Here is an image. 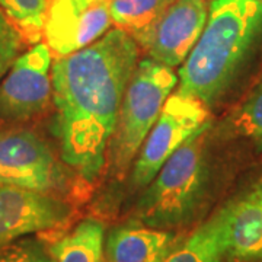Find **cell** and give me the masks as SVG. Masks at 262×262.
I'll use <instances>...</instances> for the list:
<instances>
[{
  "label": "cell",
  "instance_id": "cell-1",
  "mask_svg": "<svg viewBox=\"0 0 262 262\" xmlns=\"http://www.w3.org/2000/svg\"><path fill=\"white\" fill-rule=\"evenodd\" d=\"M139 54L134 38L115 28L94 44L53 60L60 156L86 182L99 178L106 163L117 115Z\"/></svg>",
  "mask_w": 262,
  "mask_h": 262
},
{
  "label": "cell",
  "instance_id": "cell-2",
  "mask_svg": "<svg viewBox=\"0 0 262 262\" xmlns=\"http://www.w3.org/2000/svg\"><path fill=\"white\" fill-rule=\"evenodd\" d=\"M262 46V0H211L206 28L178 72V92L214 108Z\"/></svg>",
  "mask_w": 262,
  "mask_h": 262
},
{
  "label": "cell",
  "instance_id": "cell-3",
  "mask_svg": "<svg viewBox=\"0 0 262 262\" xmlns=\"http://www.w3.org/2000/svg\"><path fill=\"white\" fill-rule=\"evenodd\" d=\"M208 131L210 122L196 131L162 166L136 206V222L170 230L194 219L208 191Z\"/></svg>",
  "mask_w": 262,
  "mask_h": 262
},
{
  "label": "cell",
  "instance_id": "cell-4",
  "mask_svg": "<svg viewBox=\"0 0 262 262\" xmlns=\"http://www.w3.org/2000/svg\"><path fill=\"white\" fill-rule=\"evenodd\" d=\"M178 84L172 67L146 57L130 77L117 115L106 160L111 172L122 177L137 158L168 98Z\"/></svg>",
  "mask_w": 262,
  "mask_h": 262
},
{
  "label": "cell",
  "instance_id": "cell-5",
  "mask_svg": "<svg viewBox=\"0 0 262 262\" xmlns=\"http://www.w3.org/2000/svg\"><path fill=\"white\" fill-rule=\"evenodd\" d=\"M0 184L58 195L69 187V177L44 137L12 127L0 131Z\"/></svg>",
  "mask_w": 262,
  "mask_h": 262
},
{
  "label": "cell",
  "instance_id": "cell-6",
  "mask_svg": "<svg viewBox=\"0 0 262 262\" xmlns=\"http://www.w3.org/2000/svg\"><path fill=\"white\" fill-rule=\"evenodd\" d=\"M208 117V108L201 101L178 91L170 95L136 158L131 185L147 187L169 158L210 122Z\"/></svg>",
  "mask_w": 262,
  "mask_h": 262
},
{
  "label": "cell",
  "instance_id": "cell-7",
  "mask_svg": "<svg viewBox=\"0 0 262 262\" xmlns=\"http://www.w3.org/2000/svg\"><path fill=\"white\" fill-rule=\"evenodd\" d=\"M53 54L38 42L13 61L0 80V121L24 122L47 111L53 101Z\"/></svg>",
  "mask_w": 262,
  "mask_h": 262
},
{
  "label": "cell",
  "instance_id": "cell-8",
  "mask_svg": "<svg viewBox=\"0 0 262 262\" xmlns=\"http://www.w3.org/2000/svg\"><path fill=\"white\" fill-rule=\"evenodd\" d=\"M211 0H175L149 27L130 34L150 58L181 66L206 28Z\"/></svg>",
  "mask_w": 262,
  "mask_h": 262
},
{
  "label": "cell",
  "instance_id": "cell-9",
  "mask_svg": "<svg viewBox=\"0 0 262 262\" xmlns=\"http://www.w3.org/2000/svg\"><path fill=\"white\" fill-rule=\"evenodd\" d=\"M72 217L73 207L61 196L0 184V246L57 230Z\"/></svg>",
  "mask_w": 262,
  "mask_h": 262
},
{
  "label": "cell",
  "instance_id": "cell-10",
  "mask_svg": "<svg viewBox=\"0 0 262 262\" xmlns=\"http://www.w3.org/2000/svg\"><path fill=\"white\" fill-rule=\"evenodd\" d=\"M111 25L110 0H95L86 9L72 0H50L42 37L51 54L63 57L94 44Z\"/></svg>",
  "mask_w": 262,
  "mask_h": 262
},
{
  "label": "cell",
  "instance_id": "cell-11",
  "mask_svg": "<svg viewBox=\"0 0 262 262\" xmlns=\"http://www.w3.org/2000/svg\"><path fill=\"white\" fill-rule=\"evenodd\" d=\"M227 259L251 262L262 258V182L227 203Z\"/></svg>",
  "mask_w": 262,
  "mask_h": 262
},
{
  "label": "cell",
  "instance_id": "cell-12",
  "mask_svg": "<svg viewBox=\"0 0 262 262\" xmlns=\"http://www.w3.org/2000/svg\"><path fill=\"white\" fill-rule=\"evenodd\" d=\"M177 234L144 225L115 227L106 237L108 262H163L178 244Z\"/></svg>",
  "mask_w": 262,
  "mask_h": 262
},
{
  "label": "cell",
  "instance_id": "cell-13",
  "mask_svg": "<svg viewBox=\"0 0 262 262\" xmlns=\"http://www.w3.org/2000/svg\"><path fill=\"white\" fill-rule=\"evenodd\" d=\"M226 259L227 236L223 206L187 239L175 245L163 262H225Z\"/></svg>",
  "mask_w": 262,
  "mask_h": 262
},
{
  "label": "cell",
  "instance_id": "cell-14",
  "mask_svg": "<svg viewBox=\"0 0 262 262\" xmlns=\"http://www.w3.org/2000/svg\"><path fill=\"white\" fill-rule=\"evenodd\" d=\"M103 233L101 222L86 219L50 245L54 262H102Z\"/></svg>",
  "mask_w": 262,
  "mask_h": 262
},
{
  "label": "cell",
  "instance_id": "cell-15",
  "mask_svg": "<svg viewBox=\"0 0 262 262\" xmlns=\"http://www.w3.org/2000/svg\"><path fill=\"white\" fill-rule=\"evenodd\" d=\"M175 0H110L113 25L128 34L149 27Z\"/></svg>",
  "mask_w": 262,
  "mask_h": 262
},
{
  "label": "cell",
  "instance_id": "cell-16",
  "mask_svg": "<svg viewBox=\"0 0 262 262\" xmlns=\"http://www.w3.org/2000/svg\"><path fill=\"white\" fill-rule=\"evenodd\" d=\"M48 6V0H0V9L29 44H38L44 35Z\"/></svg>",
  "mask_w": 262,
  "mask_h": 262
},
{
  "label": "cell",
  "instance_id": "cell-17",
  "mask_svg": "<svg viewBox=\"0 0 262 262\" xmlns=\"http://www.w3.org/2000/svg\"><path fill=\"white\" fill-rule=\"evenodd\" d=\"M230 124L237 134L251 141L258 151H262V77L234 111Z\"/></svg>",
  "mask_w": 262,
  "mask_h": 262
},
{
  "label": "cell",
  "instance_id": "cell-18",
  "mask_svg": "<svg viewBox=\"0 0 262 262\" xmlns=\"http://www.w3.org/2000/svg\"><path fill=\"white\" fill-rule=\"evenodd\" d=\"M0 262H54V259L44 241L27 236L0 246Z\"/></svg>",
  "mask_w": 262,
  "mask_h": 262
},
{
  "label": "cell",
  "instance_id": "cell-19",
  "mask_svg": "<svg viewBox=\"0 0 262 262\" xmlns=\"http://www.w3.org/2000/svg\"><path fill=\"white\" fill-rule=\"evenodd\" d=\"M27 39L16 25L0 9V80L27 46Z\"/></svg>",
  "mask_w": 262,
  "mask_h": 262
},
{
  "label": "cell",
  "instance_id": "cell-20",
  "mask_svg": "<svg viewBox=\"0 0 262 262\" xmlns=\"http://www.w3.org/2000/svg\"><path fill=\"white\" fill-rule=\"evenodd\" d=\"M73 3H76L79 8H82V9H86V8H89L92 3H94L95 0H72Z\"/></svg>",
  "mask_w": 262,
  "mask_h": 262
},
{
  "label": "cell",
  "instance_id": "cell-21",
  "mask_svg": "<svg viewBox=\"0 0 262 262\" xmlns=\"http://www.w3.org/2000/svg\"><path fill=\"white\" fill-rule=\"evenodd\" d=\"M251 262H262V258H259V259H255V261H251Z\"/></svg>",
  "mask_w": 262,
  "mask_h": 262
},
{
  "label": "cell",
  "instance_id": "cell-22",
  "mask_svg": "<svg viewBox=\"0 0 262 262\" xmlns=\"http://www.w3.org/2000/svg\"><path fill=\"white\" fill-rule=\"evenodd\" d=\"M48 2H50V0H48Z\"/></svg>",
  "mask_w": 262,
  "mask_h": 262
}]
</instances>
